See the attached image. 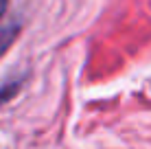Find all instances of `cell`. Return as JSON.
<instances>
[{
	"instance_id": "6da1fadb",
	"label": "cell",
	"mask_w": 151,
	"mask_h": 149,
	"mask_svg": "<svg viewBox=\"0 0 151 149\" xmlns=\"http://www.w3.org/2000/svg\"><path fill=\"white\" fill-rule=\"evenodd\" d=\"M18 33H20V22H11L0 29V57L13 46V42L18 40Z\"/></svg>"
},
{
	"instance_id": "7a4b0ae2",
	"label": "cell",
	"mask_w": 151,
	"mask_h": 149,
	"mask_svg": "<svg viewBox=\"0 0 151 149\" xmlns=\"http://www.w3.org/2000/svg\"><path fill=\"white\" fill-rule=\"evenodd\" d=\"M18 90H20V81H9L7 86H2V88H0V105L11 101L13 96L18 94Z\"/></svg>"
},
{
	"instance_id": "3957f363",
	"label": "cell",
	"mask_w": 151,
	"mask_h": 149,
	"mask_svg": "<svg viewBox=\"0 0 151 149\" xmlns=\"http://www.w3.org/2000/svg\"><path fill=\"white\" fill-rule=\"evenodd\" d=\"M7 4H9V0H0V18H2L4 11H7Z\"/></svg>"
}]
</instances>
